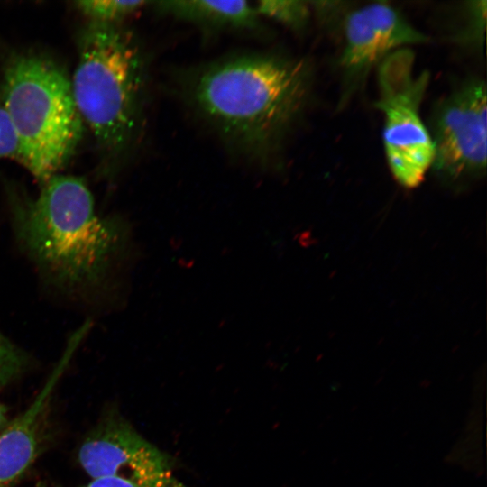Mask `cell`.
Here are the masks:
<instances>
[{"label":"cell","instance_id":"cell-1","mask_svg":"<svg viewBox=\"0 0 487 487\" xmlns=\"http://www.w3.org/2000/svg\"><path fill=\"white\" fill-rule=\"evenodd\" d=\"M312 76L307 59L245 53L193 70L183 89L190 106L225 143L264 163L302 115Z\"/></svg>","mask_w":487,"mask_h":487},{"label":"cell","instance_id":"cell-2","mask_svg":"<svg viewBox=\"0 0 487 487\" xmlns=\"http://www.w3.org/2000/svg\"><path fill=\"white\" fill-rule=\"evenodd\" d=\"M16 241L51 285L69 293H86L106 280L124 242L114 217L96 213L86 182L55 175L34 197H10Z\"/></svg>","mask_w":487,"mask_h":487},{"label":"cell","instance_id":"cell-3","mask_svg":"<svg viewBox=\"0 0 487 487\" xmlns=\"http://www.w3.org/2000/svg\"><path fill=\"white\" fill-rule=\"evenodd\" d=\"M70 83L103 157L119 164L138 144L144 124L147 66L140 44L121 25L90 23Z\"/></svg>","mask_w":487,"mask_h":487},{"label":"cell","instance_id":"cell-4","mask_svg":"<svg viewBox=\"0 0 487 487\" xmlns=\"http://www.w3.org/2000/svg\"><path fill=\"white\" fill-rule=\"evenodd\" d=\"M3 104L16 137L15 158L45 184L71 157L82 136L70 80L47 58L19 56L5 69Z\"/></svg>","mask_w":487,"mask_h":487},{"label":"cell","instance_id":"cell-5","mask_svg":"<svg viewBox=\"0 0 487 487\" xmlns=\"http://www.w3.org/2000/svg\"><path fill=\"white\" fill-rule=\"evenodd\" d=\"M409 48L397 50L378 66V99L383 115L382 140L386 161L395 180L404 188L418 187L431 169L433 143L420 115L429 72H414Z\"/></svg>","mask_w":487,"mask_h":487},{"label":"cell","instance_id":"cell-6","mask_svg":"<svg viewBox=\"0 0 487 487\" xmlns=\"http://www.w3.org/2000/svg\"><path fill=\"white\" fill-rule=\"evenodd\" d=\"M486 111V84L479 78L465 79L437 102L427 127L437 177L457 182L485 174Z\"/></svg>","mask_w":487,"mask_h":487},{"label":"cell","instance_id":"cell-7","mask_svg":"<svg viewBox=\"0 0 487 487\" xmlns=\"http://www.w3.org/2000/svg\"><path fill=\"white\" fill-rule=\"evenodd\" d=\"M78 460L92 478L120 477L138 487H185L168 455L118 413H111L87 436Z\"/></svg>","mask_w":487,"mask_h":487},{"label":"cell","instance_id":"cell-8","mask_svg":"<svg viewBox=\"0 0 487 487\" xmlns=\"http://www.w3.org/2000/svg\"><path fill=\"white\" fill-rule=\"evenodd\" d=\"M341 29L343 46L337 66L343 81V102L362 87L371 70L391 53L428 40L385 2L348 10Z\"/></svg>","mask_w":487,"mask_h":487},{"label":"cell","instance_id":"cell-9","mask_svg":"<svg viewBox=\"0 0 487 487\" xmlns=\"http://www.w3.org/2000/svg\"><path fill=\"white\" fill-rule=\"evenodd\" d=\"M87 332L88 329L81 326L72 335L61 359L33 402L0 433V487H7L18 480L34 461L39 450L43 410L73 353Z\"/></svg>","mask_w":487,"mask_h":487},{"label":"cell","instance_id":"cell-10","mask_svg":"<svg viewBox=\"0 0 487 487\" xmlns=\"http://www.w3.org/2000/svg\"><path fill=\"white\" fill-rule=\"evenodd\" d=\"M161 14L188 22L209 32L246 31L262 28L253 2L176 0L152 3Z\"/></svg>","mask_w":487,"mask_h":487},{"label":"cell","instance_id":"cell-11","mask_svg":"<svg viewBox=\"0 0 487 487\" xmlns=\"http://www.w3.org/2000/svg\"><path fill=\"white\" fill-rule=\"evenodd\" d=\"M253 4L261 18L270 19L293 31L307 26L312 11L310 2L300 0H261Z\"/></svg>","mask_w":487,"mask_h":487},{"label":"cell","instance_id":"cell-12","mask_svg":"<svg viewBox=\"0 0 487 487\" xmlns=\"http://www.w3.org/2000/svg\"><path fill=\"white\" fill-rule=\"evenodd\" d=\"M149 2L119 0L78 1L77 8L90 23L106 25H121L127 18L138 13Z\"/></svg>","mask_w":487,"mask_h":487},{"label":"cell","instance_id":"cell-13","mask_svg":"<svg viewBox=\"0 0 487 487\" xmlns=\"http://www.w3.org/2000/svg\"><path fill=\"white\" fill-rule=\"evenodd\" d=\"M486 4L482 1H471L465 6L466 16L461 31L457 33L458 42L464 46L480 50L484 44L486 25Z\"/></svg>","mask_w":487,"mask_h":487},{"label":"cell","instance_id":"cell-14","mask_svg":"<svg viewBox=\"0 0 487 487\" xmlns=\"http://www.w3.org/2000/svg\"><path fill=\"white\" fill-rule=\"evenodd\" d=\"M30 363L26 352L0 330V387L22 375Z\"/></svg>","mask_w":487,"mask_h":487},{"label":"cell","instance_id":"cell-15","mask_svg":"<svg viewBox=\"0 0 487 487\" xmlns=\"http://www.w3.org/2000/svg\"><path fill=\"white\" fill-rule=\"evenodd\" d=\"M17 151V142L13 127L0 107V159L15 157Z\"/></svg>","mask_w":487,"mask_h":487},{"label":"cell","instance_id":"cell-16","mask_svg":"<svg viewBox=\"0 0 487 487\" xmlns=\"http://www.w3.org/2000/svg\"><path fill=\"white\" fill-rule=\"evenodd\" d=\"M80 487H138L133 482L114 476L100 477L92 479L88 483Z\"/></svg>","mask_w":487,"mask_h":487},{"label":"cell","instance_id":"cell-17","mask_svg":"<svg viewBox=\"0 0 487 487\" xmlns=\"http://www.w3.org/2000/svg\"><path fill=\"white\" fill-rule=\"evenodd\" d=\"M6 424V418H5V410L3 406V404L0 401V431L2 428L5 427Z\"/></svg>","mask_w":487,"mask_h":487}]
</instances>
